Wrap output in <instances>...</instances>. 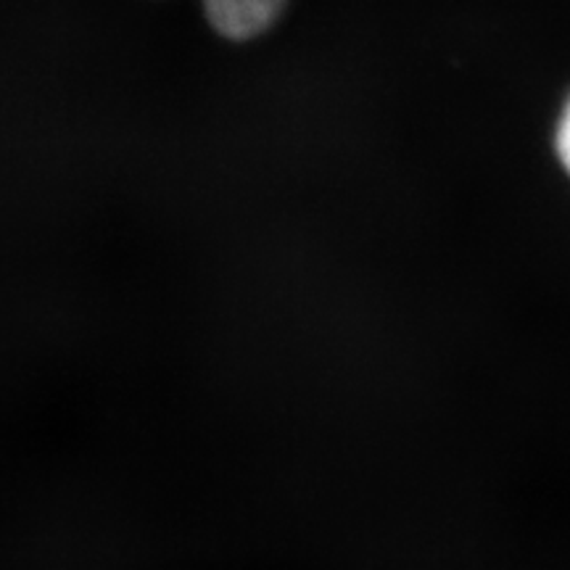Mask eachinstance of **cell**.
<instances>
[{"label":"cell","mask_w":570,"mask_h":570,"mask_svg":"<svg viewBox=\"0 0 570 570\" xmlns=\"http://www.w3.org/2000/svg\"><path fill=\"white\" fill-rule=\"evenodd\" d=\"M554 154H558L562 169L570 175V98L568 104L562 106L558 130H554Z\"/></svg>","instance_id":"7a4b0ae2"},{"label":"cell","mask_w":570,"mask_h":570,"mask_svg":"<svg viewBox=\"0 0 570 570\" xmlns=\"http://www.w3.org/2000/svg\"><path fill=\"white\" fill-rule=\"evenodd\" d=\"M202 9L219 38L246 42L273 30L288 0H202Z\"/></svg>","instance_id":"6da1fadb"}]
</instances>
